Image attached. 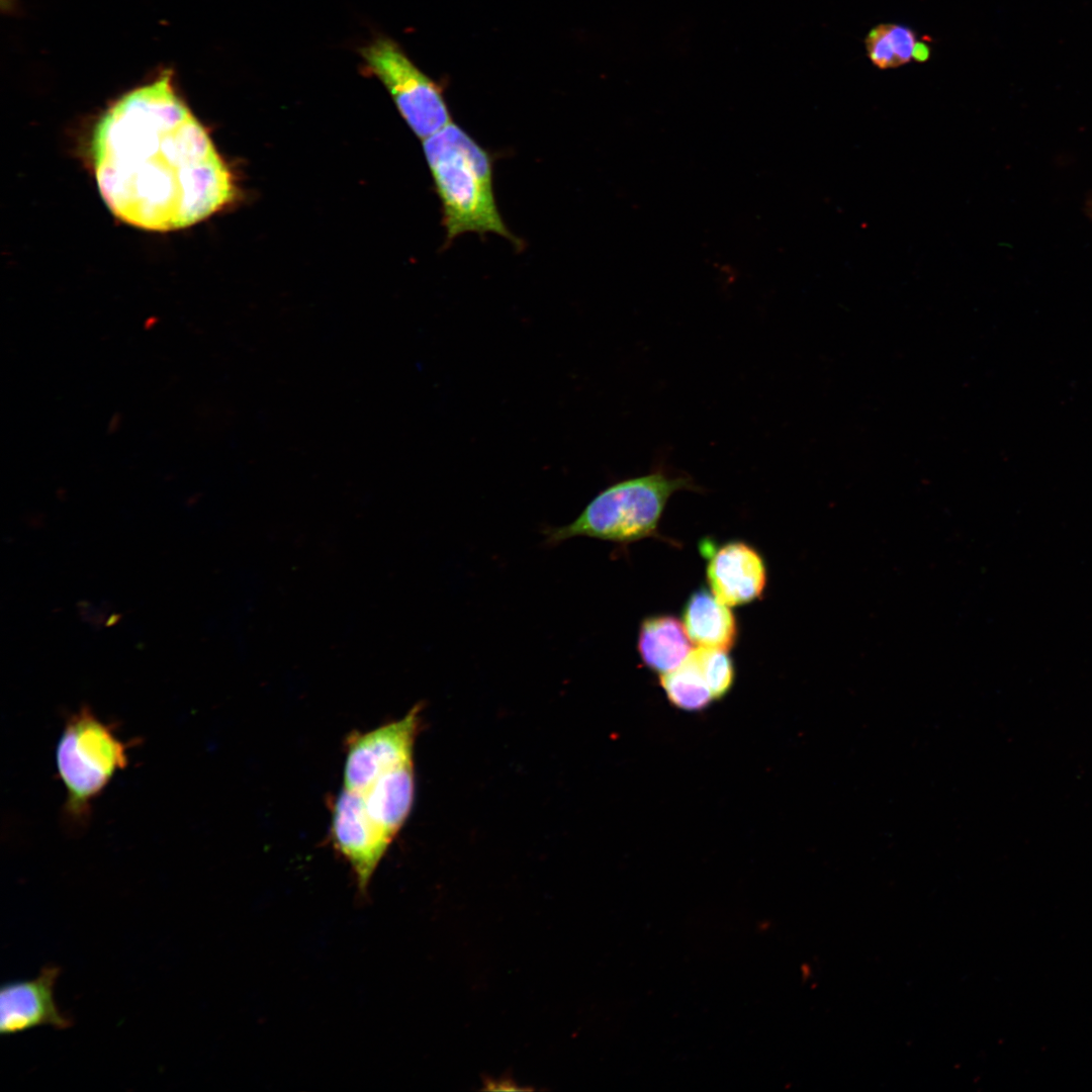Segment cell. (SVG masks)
Segmentation results:
<instances>
[{"label": "cell", "mask_w": 1092, "mask_h": 1092, "mask_svg": "<svg viewBox=\"0 0 1092 1092\" xmlns=\"http://www.w3.org/2000/svg\"><path fill=\"white\" fill-rule=\"evenodd\" d=\"M331 834L335 847L350 863L359 890L366 892L392 839L369 815L361 793L343 789L339 794Z\"/></svg>", "instance_id": "cell-7"}, {"label": "cell", "mask_w": 1092, "mask_h": 1092, "mask_svg": "<svg viewBox=\"0 0 1092 1092\" xmlns=\"http://www.w3.org/2000/svg\"><path fill=\"white\" fill-rule=\"evenodd\" d=\"M366 70L388 90L399 113L422 141L452 122L442 88L392 39H373L360 50Z\"/></svg>", "instance_id": "cell-5"}, {"label": "cell", "mask_w": 1092, "mask_h": 1092, "mask_svg": "<svg viewBox=\"0 0 1092 1092\" xmlns=\"http://www.w3.org/2000/svg\"><path fill=\"white\" fill-rule=\"evenodd\" d=\"M359 793L363 796L369 815L393 840L413 807L414 762L382 775L368 789Z\"/></svg>", "instance_id": "cell-11"}, {"label": "cell", "mask_w": 1092, "mask_h": 1092, "mask_svg": "<svg viewBox=\"0 0 1092 1092\" xmlns=\"http://www.w3.org/2000/svg\"><path fill=\"white\" fill-rule=\"evenodd\" d=\"M1090 206H1091V207H1090V211L1092 212V202L1090 203Z\"/></svg>", "instance_id": "cell-17"}, {"label": "cell", "mask_w": 1092, "mask_h": 1092, "mask_svg": "<svg viewBox=\"0 0 1092 1092\" xmlns=\"http://www.w3.org/2000/svg\"><path fill=\"white\" fill-rule=\"evenodd\" d=\"M423 150L442 205L446 244L469 232L521 244L498 211L491 157L471 135L452 121L423 140Z\"/></svg>", "instance_id": "cell-2"}, {"label": "cell", "mask_w": 1092, "mask_h": 1092, "mask_svg": "<svg viewBox=\"0 0 1092 1092\" xmlns=\"http://www.w3.org/2000/svg\"><path fill=\"white\" fill-rule=\"evenodd\" d=\"M706 573L711 592L729 607L760 599L767 581L762 556L751 545L741 541L727 542L714 551Z\"/></svg>", "instance_id": "cell-9"}, {"label": "cell", "mask_w": 1092, "mask_h": 1092, "mask_svg": "<svg viewBox=\"0 0 1092 1092\" xmlns=\"http://www.w3.org/2000/svg\"><path fill=\"white\" fill-rule=\"evenodd\" d=\"M681 621L671 615H653L641 621L637 649L642 662L660 674L678 666L693 650Z\"/></svg>", "instance_id": "cell-12"}, {"label": "cell", "mask_w": 1092, "mask_h": 1092, "mask_svg": "<svg viewBox=\"0 0 1092 1092\" xmlns=\"http://www.w3.org/2000/svg\"><path fill=\"white\" fill-rule=\"evenodd\" d=\"M420 715L416 706L399 720L352 736L344 765V789L363 792L382 775L414 762Z\"/></svg>", "instance_id": "cell-6"}, {"label": "cell", "mask_w": 1092, "mask_h": 1092, "mask_svg": "<svg viewBox=\"0 0 1092 1092\" xmlns=\"http://www.w3.org/2000/svg\"><path fill=\"white\" fill-rule=\"evenodd\" d=\"M918 41L910 27L898 23H880L866 35L867 56L880 70L895 69L913 60Z\"/></svg>", "instance_id": "cell-13"}, {"label": "cell", "mask_w": 1092, "mask_h": 1092, "mask_svg": "<svg viewBox=\"0 0 1092 1092\" xmlns=\"http://www.w3.org/2000/svg\"><path fill=\"white\" fill-rule=\"evenodd\" d=\"M691 653L702 670L714 700L725 697L735 680V666L728 651L698 646Z\"/></svg>", "instance_id": "cell-15"}, {"label": "cell", "mask_w": 1092, "mask_h": 1092, "mask_svg": "<svg viewBox=\"0 0 1092 1092\" xmlns=\"http://www.w3.org/2000/svg\"><path fill=\"white\" fill-rule=\"evenodd\" d=\"M688 475L657 469L614 483L597 494L571 523L547 528L545 543L557 545L589 537L621 545L662 537L657 529L669 497L679 490H698Z\"/></svg>", "instance_id": "cell-3"}, {"label": "cell", "mask_w": 1092, "mask_h": 1092, "mask_svg": "<svg viewBox=\"0 0 1092 1092\" xmlns=\"http://www.w3.org/2000/svg\"><path fill=\"white\" fill-rule=\"evenodd\" d=\"M930 47L926 42L918 40L914 48L913 60L919 63L926 62L930 57Z\"/></svg>", "instance_id": "cell-16"}, {"label": "cell", "mask_w": 1092, "mask_h": 1092, "mask_svg": "<svg viewBox=\"0 0 1092 1092\" xmlns=\"http://www.w3.org/2000/svg\"><path fill=\"white\" fill-rule=\"evenodd\" d=\"M97 187L120 220L147 231L193 225L232 203L235 179L164 72L117 99L91 140Z\"/></svg>", "instance_id": "cell-1"}, {"label": "cell", "mask_w": 1092, "mask_h": 1092, "mask_svg": "<svg viewBox=\"0 0 1092 1092\" xmlns=\"http://www.w3.org/2000/svg\"><path fill=\"white\" fill-rule=\"evenodd\" d=\"M659 678L670 704L682 711H703L714 700L704 674L691 652L678 666L660 674Z\"/></svg>", "instance_id": "cell-14"}, {"label": "cell", "mask_w": 1092, "mask_h": 1092, "mask_svg": "<svg viewBox=\"0 0 1092 1092\" xmlns=\"http://www.w3.org/2000/svg\"><path fill=\"white\" fill-rule=\"evenodd\" d=\"M130 746L116 735L113 724L86 706L66 719L56 760L66 791L64 813L72 826L88 823L93 802L115 774L127 766Z\"/></svg>", "instance_id": "cell-4"}, {"label": "cell", "mask_w": 1092, "mask_h": 1092, "mask_svg": "<svg viewBox=\"0 0 1092 1092\" xmlns=\"http://www.w3.org/2000/svg\"><path fill=\"white\" fill-rule=\"evenodd\" d=\"M60 974L56 966H46L35 979L9 982L0 991V1032L2 1035L49 1025L64 1029L71 1026L54 1000V986Z\"/></svg>", "instance_id": "cell-8"}, {"label": "cell", "mask_w": 1092, "mask_h": 1092, "mask_svg": "<svg viewBox=\"0 0 1092 1092\" xmlns=\"http://www.w3.org/2000/svg\"><path fill=\"white\" fill-rule=\"evenodd\" d=\"M681 622L691 641L698 646L729 651L737 642L738 625L734 614L706 587L689 597Z\"/></svg>", "instance_id": "cell-10"}]
</instances>
